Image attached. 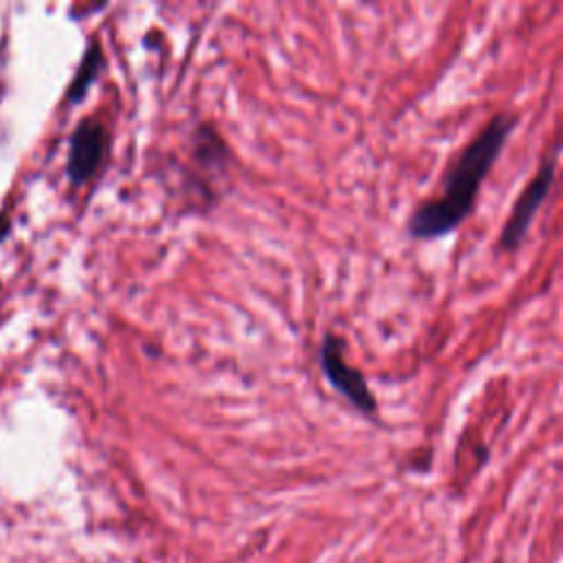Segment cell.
Listing matches in <instances>:
<instances>
[{
	"label": "cell",
	"mask_w": 563,
	"mask_h": 563,
	"mask_svg": "<svg viewBox=\"0 0 563 563\" xmlns=\"http://www.w3.org/2000/svg\"><path fill=\"white\" fill-rule=\"evenodd\" d=\"M319 365L324 377L359 414L374 417L379 412V401L367 386L363 374L345 361V341L337 332H326L319 348Z\"/></svg>",
	"instance_id": "cell-2"
},
{
	"label": "cell",
	"mask_w": 563,
	"mask_h": 563,
	"mask_svg": "<svg viewBox=\"0 0 563 563\" xmlns=\"http://www.w3.org/2000/svg\"><path fill=\"white\" fill-rule=\"evenodd\" d=\"M10 232H12V219L8 214H0V243L8 238Z\"/></svg>",
	"instance_id": "cell-6"
},
{
	"label": "cell",
	"mask_w": 563,
	"mask_h": 563,
	"mask_svg": "<svg viewBox=\"0 0 563 563\" xmlns=\"http://www.w3.org/2000/svg\"><path fill=\"white\" fill-rule=\"evenodd\" d=\"M517 126V115L497 113L469 141L445 174L441 192L421 203L408 219L406 232L414 241H436L454 234L473 212L480 187L495 165L508 134Z\"/></svg>",
	"instance_id": "cell-1"
},
{
	"label": "cell",
	"mask_w": 563,
	"mask_h": 563,
	"mask_svg": "<svg viewBox=\"0 0 563 563\" xmlns=\"http://www.w3.org/2000/svg\"><path fill=\"white\" fill-rule=\"evenodd\" d=\"M554 167H556V148L550 156H546L541 161L537 174L524 187V192L515 201V206L511 210V216L504 223V230L500 234V249L502 251L513 254L524 245L539 208L543 206V201L550 195V187L554 183Z\"/></svg>",
	"instance_id": "cell-3"
},
{
	"label": "cell",
	"mask_w": 563,
	"mask_h": 563,
	"mask_svg": "<svg viewBox=\"0 0 563 563\" xmlns=\"http://www.w3.org/2000/svg\"><path fill=\"white\" fill-rule=\"evenodd\" d=\"M106 60H104V51H102V45L99 40H93L78 67V73L73 78V82L69 84V93H67V102L71 104H78L86 97L89 89L93 86V82L97 80V75L102 73Z\"/></svg>",
	"instance_id": "cell-5"
},
{
	"label": "cell",
	"mask_w": 563,
	"mask_h": 563,
	"mask_svg": "<svg viewBox=\"0 0 563 563\" xmlns=\"http://www.w3.org/2000/svg\"><path fill=\"white\" fill-rule=\"evenodd\" d=\"M108 148H110V132L106 124L93 117L82 119L73 130L71 145H69L67 176L71 185L82 187L91 183L102 169Z\"/></svg>",
	"instance_id": "cell-4"
}]
</instances>
